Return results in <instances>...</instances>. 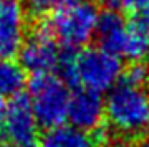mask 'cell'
Here are the masks:
<instances>
[{
  "mask_svg": "<svg viewBox=\"0 0 149 147\" xmlns=\"http://www.w3.org/2000/svg\"><path fill=\"white\" fill-rule=\"evenodd\" d=\"M104 117V101L95 91L78 88L71 93L68 106L70 126L81 129L85 132L98 131Z\"/></svg>",
  "mask_w": 149,
  "mask_h": 147,
  "instance_id": "9c48e42d",
  "label": "cell"
},
{
  "mask_svg": "<svg viewBox=\"0 0 149 147\" xmlns=\"http://www.w3.org/2000/svg\"><path fill=\"white\" fill-rule=\"evenodd\" d=\"M25 10L22 0H0V58L12 60L25 42Z\"/></svg>",
  "mask_w": 149,
  "mask_h": 147,
  "instance_id": "ba28073f",
  "label": "cell"
},
{
  "mask_svg": "<svg viewBox=\"0 0 149 147\" xmlns=\"http://www.w3.org/2000/svg\"><path fill=\"white\" fill-rule=\"evenodd\" d=\"M30 104L38 126L45 129H53L61 126L68 117L70 93L68 86L53 73L35 74L28 84Z\"/></svg>",
  "mask_w": 149,
  "mask_h": 147,
  "instance_id": "277c9868",
  "label": "cell"
},
{
  "mask_svg": "<svg viewBox=\"0 0 149 147\" xmlns=\"http://www.w3.org/2000/svg\"><path fill=\"white\" fill-rule=\"evenodd\" d=\"M76 2H83V0H58V7L70 5V3H76ZM58 7H56V8H58Z\"/></svg>",
  "mask_w": 149,
  "mask_h": 147,
  "instance_id": "ac0fdd59",
  "label": "cell"
},
{
  "mask_svg": "<svg viewBox=\"0 0 149 147\" xmlns=\"http://www.w3.org/2000/svg\"><path fill=\"white\" fill-rule=\"evenodd\" d=\"M7 107H8V103L5 101V98L0 94V127L3 124V119H5V114H7Z\"/></svg>",
  "mask_w": 149,
  "mask_h": 147,
  "instance_id": "2e32d148",
  "label": "cell"
},
{
  "mask_svg": "<svg viewBox=\"0 0 149 147\" xmlns=\"http://www.w3.org/2000/svg\"><path fill=\"white\" fill-rule=\"evenodd\" d=\"M98 21L100 15L96 7L83 0L58 7L47 23L56 42L61 43L66 50H74L85 46L96 35Z\"/></svg>",
  "mask_w": 149,
  "mask_h": 147,
  "instance_id": "3957f363",
  "label": "cell"
},
{
  "mask_svg": "<svg viewBox=\"0 0 149 147\" xmlns=\"http://www.w3.org/2000/svg\"><path fill=\"white\" fill-rule=\"evenodd\" d=\"M0 147H2V142H0Z\"/></svg>",
  "mask_w": 149,
  "mask_h": 147,
  "instance_id": "d6986e66",
  "label": "cell"
},
{
  "mask_svg": "<svg viewBox=\"0 0 149 147\" xmlns=\"http://www.w3.org/2000/svg\"><path fill=\"white\" fill-rule=\"evenodd\" d=\"M121 60L103 48H85L73 55V86L103 93L121 79Z\"/></svg>",
  "mask_w": 149,
  "mask_h": 147,
  "instance_id": "5b68a950",
  "label": "cell"
},
{
  "mask_svg": "<svg viewBox=\"0 0 149 147\" xmlns=\"http://www.w3.org/2000/svg\"><path fill=\"white\" fill-rule=\"evenodd\" d=\"M2 147H40L38 122L30 98L20 93L12 98L2 124Z\"/></svg>",
  "mask_w": 149,
  "mask_h": 147,
  "instance_id": "8992f818",
  "label": "cell"
},
{
  "mask_svg": "<svg viewBox=\"0 0 149 147\" xmlns=\"http://www.w3.org/2000/svg\"><path fill=\"white\" fill-rule=\"evenodd\" d=\"M27 83L25 69L13 60L0 58V94L15 98L22 93Z\"/></svg>",
  "mask_w": 149,
  "mask_h": 147,
  "instance_id": "8fae6325",
  "label": "cell"
},
{
  "mask_svg": "<svg viewBox=\"0 0 149 147\" xmlns=\"http://www.w3.org/2000/svg\"><path fill=\"white\" fill-rule=\"evenodd\" d=\"M121 79L126 83L136 84V86H149V69L144 64L136 63L123 74Z\"/></svg>",
  "mask_w": 149,
  "mask_h": 147,
  "instance_id": "4fadbf2b",
  "label": "cell"
},
{
  "mask_svg": "<svg viewBox=\"0 0 149 147\" xmlns=\"http://www.w3.org/2000/svg\"><path fill=\"white\" fill-rule=\"evenodd\" d=\"M96 37L100 48L118 58L141 63L149 58V26L141 21H126L116 12L100 17Z\"/></svg>",
  "mask_w": 149,
  "mask_h": 147,
  "instance_id": "7a4b0ae2",
  "label": "cell"
},
{
  "mask_svg": "<svg viewBox=\"0 0 149 147\" xmlns=\"http://www.w3.org/2000/svg\"><path fill=\"white\" fill-rule=\"evenodd\" d=\"M61 51L56 46V40L50 32L47 21L38 23L20 48V66L28 73L47 74L53 73L58 66Z\"/></svg>",
  "mask_w": 149,
  "mask_h": 147,
  "instance_id": "52a82bcc",
  "label": "cell"
},
{
  "mask_svg": "<svg viewBox=\"0 0 149 147\" xmlns=\"http://www.w3.org/2000/svg\"><path fill=\"white\" fill-rule=\"evenodd\" d=\"M104 116L109 126L123 136H141L149 132V86H136L119 79L108 91Z\"/></svg>",
  "mask_w": 149,
  "mask_h": 147,
  "instance_id": "6da1fadb",
  "label": "cell"
},
{
  "mask_svg": "<svg viewBox=\"0 0 149 147\" xmlns=\"http://www.w3.org/2000/svg\"><path fill=\"white\" fill-rule=\"evenodd\" d=\"M22 5H23L25 15L38 21L48 15H53V12L58 7V0H23Z\"/></svg>",
  "mask_w": 149,
  "mask_h": 147,
  "instance_id": "7c38bea8",
  "label": "cell"
},
{
  "mask_svg": "<svg viewBox=\"0 0 149 147\" xmlns=\"http://www.w3.org/2000/svg\"><path fill=\"white\" fill-rule=\"evenodd\" d=\"M40 147H101V144L90 132L61 124L45 132Z\"/></svg>",
  "mask_w": 149,
  "mask_h": 147,
  "instance_id": "30bf717a",
  "label": "cell"
},
{
  "mask_svg": "<svg viewBox=\"0 0 149 147\" xmlns=\"http://www.w3.org/2000/svg\"><path fill=\"white\" fill-rule=\"evenodd\" d=\"M134 147H149V134L146 137H143V139H141V141H139Z\"/></svg>",
  "mask_w": 149,
  "mask_h": 147,
  "instance_id": "e0dca14e",
  "label": "cell"
},
{
  "mask_svg": "<svg viewBox=\"0 0 149 147\" xmlns=\"http://www.w3.org/2000/svg\"><path fill=\"white\" fill-rule=\"evenodd\" d=\"M149 5V0H121V7L133 13H141V12Z\"/></svg>",
  "mask_w": 149,
  "mask_h": 147,
  "instance_id": "5bb4252c",
  "label": "cell"
},
{
  "mask_svg": "<svg viewBox=\"0 0 149 147\" xmlns=\"http://www.w3.org/2000/svg\"><path fill=\"white\" fill-rule=\"evenodd\" d=\"M106 12H116L121 7V0H96Z\"/></svg>",
  "mask_w": 149,
  "mask_h": 147,
  "instance_id": "9a60e30c",
  "label": "cell"
}]
</instances>
